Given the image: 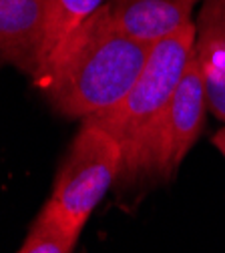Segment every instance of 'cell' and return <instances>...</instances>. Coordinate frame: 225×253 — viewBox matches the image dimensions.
Returning a JSON list of instances; mask_svg holds the SVG:
<instances>
[{
	"mask_svg": "<svg viewBox=\"0 0 225 253\" xmlns=\"http://www.w3.org/2000/svg\"><path fill=\"white\" fill-rule=\"evenodd\" d=\"M0 62H2V58H0Z\"/></svg>",
	"mask_w": 225,
	"mask_h": 253,
	"instance_id": "11",
	"label": "cell"
},
{
	"mask_svg": "<svg viewBox=\"0 0 225 253\" xmlns=\"http://www.w3.org/2000/svg\"><path fill=\"white\" fill-rule=\"evenodd\" d=\"M207 94L195 58L169 103L123 151L121 181L171 179L205 126Z\"/></svg>",
	"mask_w": 225,
	"mask_h": 253,
	"instance_id": "2",
	"label": "cell"
},
{
	"mask_svg": "<svg viewBox=\"0 0 225 253\" xmlns=\"http://www.w3.org/2000/svg\"><path fill=\"white\" fill-rule=\"evenodd\" d=\"M77 241L41 211L18 253H73Z\"/></svg>",
	"mask_w": 225,
	"mask_h": 253,
	"instance_id": "9",
	"label": "cell"
},
{
	"mask_svg": "<svg viewBox=\"0 0 225 253\" xmlns=\"http://www.w3.org/2000/svg\"><path fill=\"white\" fill-rule=\"evenodd\" d=\"M211 143H213V147L223 155V159H225V126H223V129H219V131L213 135Z\"/></svg>",
	"mask_w": 225,
	"mask_h": 253,
	"instance_id": "10",
	"label": "cell"
},
{
	"mask_svg": "<svg viewBox=\"0 0 225 253\" xmlns=\"http://www.w3.org/2000/svg\"><path fill=\"white\" fill-rule=\"evenodd\" d=\"M195 62L209 111L225 126V0H203L195 18Z\"/></svg>",
	"mask_w": 225,
	"mask_h": 253,
	"instance_id": "7",
	"label": "cell"
},
{
	"mask_svg": "<svg viewBox=\"0 0 225 253\" xmlns=\"http://www.w3.org/2000/svg\"><path fill=\"white\" fill-rule=\"evenodd\" d=\"M193 58H195V22L187 24L167 39L153 42L145 67L127 97L111 111L87 121L103 126L125 151L169 103Z\"/></svg>",
	"mask_w": 225,
	"mask_h": 253,
	"instance_id": "4",
	"label": "cell"
},
{
	"mask_svg": "<svg viewBox=\"0 0 225 253\" xmlns=\"http://www.w3.org/2000/svg\"><path fill=\"white\" fill-rule=\"evenodd\" d=\"M121 167V143L96 123L83 121L43 211L62 231L79 239L90 213L119 181Z\"/></svg>",
	"mask_w": 225,
	"mask_h": 253,
	"instance_id": "3",
	"label": "cell"
},
{
	"mask_svg": "<svg viewBox=\"0 0 225 253\" xmlns=\"http://www.w3.org/2000/svg\"><path fill=\"white\" fill-rule=\"evenodd\" d=\"M107 0H48V22H46V39L41 58V69L54 56L60 44L77 26H81L90 14L105 6ZM37 73V75H39ZM35 75V77H37Z\"/></svg>",
	"mask_w": 225,
	"mask_h": 253,
	"instance_id": "8",
	"label": "cell"
},
{
	"mask_svg": "<svg viewBox=\"0 0 225 253\" xmlns=\"http://www.w3.org/2000/svg\"><path fill=\"white\" fill-rule=\"evenodd\" d=\"M149 50L151 44L121 33L103 6L67 37L35 83L56 113L87 121L127 97Z\"/></svg>",
	"mask_w": 225,
	"mask_h": 253,
	"instance_id": "1",
	"label": "cell"
},
{
	"mask_svg": "<svg viewBox=\"0 0 225 253\" xmlns=\"http://www.w3.org/2000/svg\"><path fill=\"white\" fill-rule=\"evenodd\" d=\"M203 0H107L105 10L121 33L153 44L175 35L193 20Z\"/></svg>",
	"mask_w": 225,
	"mask_h": 253,
	"instance_id": "6",
	"label": "cell"
},
{
	"mask_svg": "<svg viewBox=\"0 0 225 253\" xmlns=\"http://www.w3.org/2000/svg\"><path fill=\"white\" fill-rule=\"evenodd\" d=\"M48 0H0V58L35 79L46 39Z\"/></svg>",
	"mask_w": 225,
	"mask_h": 253,
	"instance_id": "5",
	"label": "cell"
}]
</instances>
